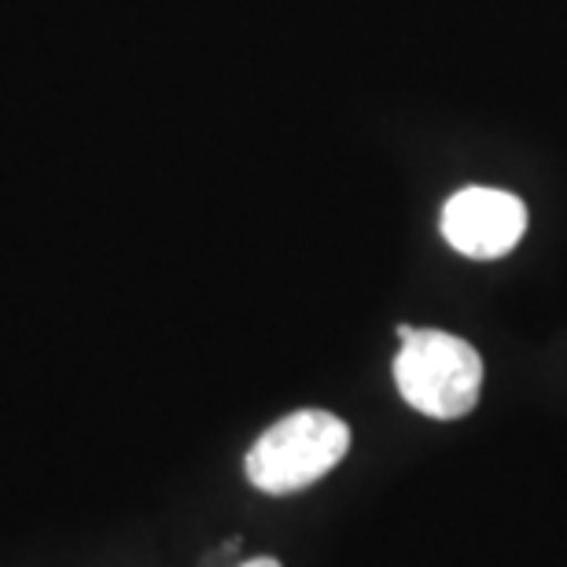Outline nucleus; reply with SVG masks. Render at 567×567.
I'll use <instances>...</instances> for the list:
<instances>
[{"label":"nucleus","instance_id":"obj_2","mask_svg":"<svg viewBox=\"0 0 567 567\" xmlns=\"http://www.w3.org/2000/svg\"><path fill=\"white\" fill-rule=\"evenodd\" d=\"M350 450V427L336 413L295 410L284 421L258 435L244 461V472L255 491L295 494L324 480Z\"/></svg>","mask_w":567,"mask_h":567},{"label":"nucleus","instance_id":"obj_4","mask_svg":"<svg viewBox=\"0 0 567 567\" xmlns=\"http://www.w3.org/2000/svg\"><path fill=\"white\" fill-rule=\"evenodd\" d=\"M244 567H280V560H274V557H255V560H247Z\"/></svg>","mask_w":567,"mask_h":567},{"label":"nucleus","instance_id":"obj_1","mask_svg":"<svg viewBox=\"0 0 567 567\" xmlns=\"http://www.w3.org/2000/svg\"><path fill=\"white\" fill-rule=\"evenodd\" d=\"M394 383L405 405L431 421H461L483 399V358L468 339L439 328H399Z\"/></svg>","mask_w":567,"mask_h":567},{"label":"nucleus","instance_id":"obj_3","mask_svg":"<svg viewBox=\"0 0 567 567\" xmlns=\"http://www.w3.org/2000/svg\"><path fill=\"white\" fill-rule=\"evenodd\" d=\"M442 240L464 258L494 262L516 251V244L527 233L524 199L505 188H461L442 207Z\"/></svg>","mask_w":567,"mask_h":567}]
</instances>
